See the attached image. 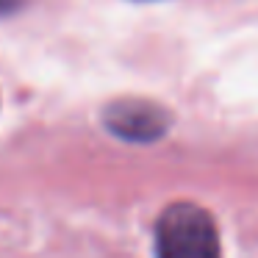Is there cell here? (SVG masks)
Listing matches in <instances>:
<instances>
[{
  "mask_svg": "<svg viewBox=\"0 0 258 258\" xmlns=\"http://www.w3.org/2000/svg\"><path fill=\"white\" fill-rule=\"evenodd\" d=\"M156 258H222L211 214L195 203H172L156 225Z\"/></svg>",
  "mask_w": 258,
  "mask_h": 258,
  "instance_id": "cell-1",
  "label": "cell"
},
{
  "mask_svg": "<svg viewBox=\"0 0 258 258\" xmlns=\"http://www.w3.org/2000/svg\"><path fill=\"white\" fill-rule=\"evenodd\" d=\"M106 125L128 142H153L167 131V114L153 103L125 100L106 111Z\"/></svg>",
  "mask_w": 258,
  "mask_h": 258,
  "instance_id": "cell-2",
  "label": "cell"
}]
</instances>
